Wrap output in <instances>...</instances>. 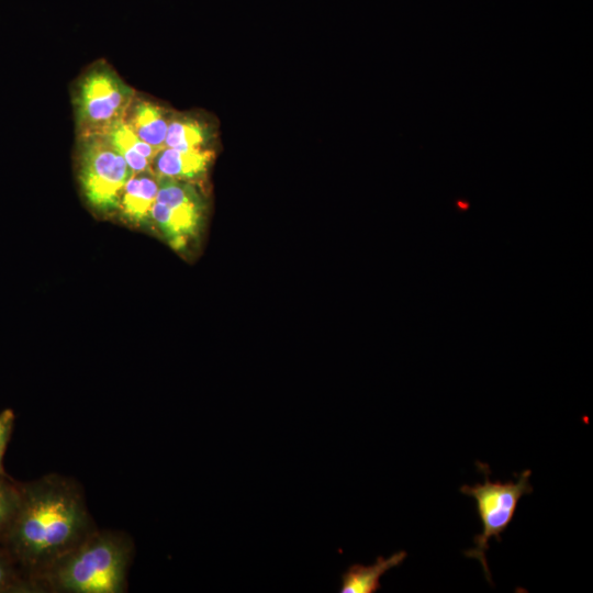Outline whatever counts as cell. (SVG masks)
I'll list each match as a JSON object with an SVG mask.
<instances>
[{"label":"cell","mask_w":593,"mask_h":593,"mask_svg":"<svg viewBox=\"0 0 593 593\" xmlns=\"http://www.w3.org/2000/svg\"><path fill=\"white\" fill-rule=\"evenodd\" d=\"M14 422L15 414L11 409L0 412V473H7L3 466V458L13 433Z\"/></svg>","instance_id":"obj_15"},{"label":"cell","mask_w":593,"mask_h":593,"mask_svg":"<svg viewBox=\"0 0 593 593\" xmlns=\"http://www.w3.org/2000/svg\"><path fill=\"white\" fill-rule=\"evenodd\" d=\"M122 155L133 172L150 169V161L161 149L142 141L122 120L101 132Z\"/></svg>","instance_id":"obj_10"},{"label":"cell","mask_w":593,"mask_h":593,"mask_svg":"<svg viewBox=\"0 0 593 593\" xmlns=\"http://www.w3.org/2000/svg\"><path fill=\"white\" fill-rule=\"evenodd\" d=\"M158 178V192L150 211V222L169 244L180 249L200 230L204 201L191 181Z\"/></svg>","instance_id":"obj_6"},{"label":"cell","mask_w":593,"mask_h":593,"mask_svg":"<svg viewBox=\"0 0 593 593\" xmlns=\"http://www.w3.org/2000/svg\"><path fill=\"white\" fill-rule=\"evenodd\" d=\"M136 97L116 71L107 63L91 65L77 80L74 109L79 135L101 133L122 120Z\"/></svg>","instance_id":"obj_4"},{"label":"cell","mask_w":593,"mask_h":593,"mask_svg":"<svg viewBox=\"0 0 593 593\" xmlns=\"http://www.w3.org/2000/svg\"><path fill=\"white\" fill-rule=\"evenodd\" d=\"M212 133L210 126L192 116H171L164 147L176 149H208Z\"/></svg>","instance_id":"obj_12"},{"label":"cell","mask_w":593,"mask_h":593,"mask_svg":"<svg viewBox=\"0 0 593 593\" xmlns=\"http://www.w3.org/2000/svg\"><path fill=\"white\" fill-rule=\"evenodd\" d=\"M0 593H42L40 588L22 572L1 541Z\"/></svg>","instance_id":"obj_13"},{"label":"cell","mask_w":593,"mask_h":593,"mask_svg":"<svg viewBox=\"0 0 593 593\" xmlns=\"http://www.w3.org/2000/svg\"><path fill=\"white\" fill-rule=\"evenodd\" d=\"M21 489L18 511L1 542L38 586L41 575L98 527L75 479L47 473L22 482Z\"/></svg>","instance_id":"obj_1"},{"label":"cell","mask_w":593,"mask_h":593,"mask_svg":"<svg viewBox=\"0 0 593 593\" xmlns=\"http://www.w3.org/2000/svg\"><path fill=\"white\" fill-rule=\"evenodd\" d=\"M135 545L123 530L99 529L38 579L43 593H124Z\"/></svg>","instance_id":"obj_2"},{"label":"cell","mask_w":593,"mask_h":593,"mask_svg":"<svg viewBox=\"0 0 593 593\" xmlns=\"http://www.w3.org/2000/svg\"><path fill=\"white\" fill-rule=\"evenodd\" d=\"M78 165L81 189L90 206L101 213L118 210L134 172L102 133L79 135Z\"/></svg>","instance_id":"obj_5"},{"label":"cell","mask_w":593,"mask_h":593,"mask_svg":"<svg viewBox=\"0 0 593 593\" xmlns=\"http://www.w3.org/2000/svg\"><path fill=\"white\" fill-rule=\"evenodd\" d=\"M21 483L0 473V541L11 525L21 501Z\"/></svg>","instance_id":"obj_14"},{"label":"cell","mask_w":593,"mask_h":593,"mask_svg":"<svg viewBox=\"0 0 593 593\" xmlns=\"http://www.w3.org/2000/svg\"><path fill=\"white\" fill-rule=\"evenodd\" d=\"M406 558L401 550L389 558L378 557L371 566L355 563L342 574L340 593H374L381 589L380 578L390 569L400 566Z\"/></svg>","instance_id":"obj_11"},{"label":"cell","mask_w":593,"mask_h":593,"mask_svg":"<svg viewBox=\"0 0 593 593\" xmlns=\"http://www.w3.org/2000/svg\"><path fill=\"white\" fill-rule=\"evenodd\" d=\"M157 192L158 178L152 169L134 172L123 189L118 211L130 223L147 224Z\"/></svg>","instance_id":"obj_8"},{"label":"cell","mask_w":593,"mask_h":593,"mask_svg":"<svg viewBox=\"0 0 593 593\" xmlns=\"http://www.w3.org/2000/svg\"><path fill=\"white\" fill-rule=\"evenodd\" d=\"M212 156L209 149L163 147L152 159L150 169L157 177L191 181L206 172Z\"/></svg>","instance_id":"obj_7"},{"label":"cell","mask_w":593,"mask_h":593,"mask_svg":"<svg viewBox=\"0 0 593 593\" xmlns=\"http://www.w3.org/2000/svg\"><path fill=\"white\" fill-rule=\"evenodd\" d=\"M171 115L157 103L135 97L123 121L144 142L163 148Z\"/></svg>","instance_id":"obj_9"},{"label":"cell","mask_w":593,"mask_h":593,"mask_svg":"<svg viewBox=\"0 0 593 593\" xmlns=\"http://www.w3.org/2000/svg\"><path fill=\"white\" fill-rule=\"evenodd\" d=\"M477 466L484 474V482L474 485L465 484L460 488V492L474 499L482 523V533L474 536L475 547L465 551V556L479 560L486 580L492 583L485 558L489 540L494 537L501 541V535L511 524L519 500L532 493L533 486L529 483L532 471L524 470L519 474H515V482H501L489 479L490 468L488 465L477 461Z\"/></svg>","instance_id":"obj_3"}]
</instances>
